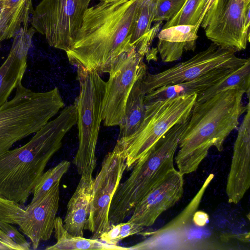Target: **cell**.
I'll list each match as a JSON object with an SVG mask.
<instances>
[{"label":"cell","instance_id":"cell-24","mask_svg":"<svg viewBox=\"0 0 250 250\" xmlns=\"http://www.w3.org/2000/svg\"><path fill=\"white\" fill-rule=\"evenodd\" d=\"M234 88L243 90L248 98L250 97V60L236 68L222 80L197 95L195 103H201L220 92Z\"/></svg>","mask_w":250,"mask_h":250},{"label":"cell","instance_id":"cell-8","mask_svg":"<svg viewBox=\"0 0 250 250\" xmlns=\"http://www.w3.org/2000/svg\"><path fill=\"white\" fill-rule=\"evenodd\" d=\"M92 0H42L32 13V27L50 46L66 52L72 47Z\"/></svg>","mask_w":250,"mask_h":250},{"label":"cell","instance_id":"cell-22","mask_svg":"<svg viewBox=\"0 0 250 250\" xmlns=\"http://www.w3.org/2000/svg\"><path fill=\"white\" fill-rule=\"evenodd\" d=\"M54 236L56 243L46 248L47 250H123L128 248L118 245H110L99 239H88L83 236H75L69 233L64 228L62 219L56 217L54 224Z\"/></svg>","mask_w":250,"mask_h":250},{"label":"cell","instance_id":"cell-4","mask_svg":"<svg viewBox=\"0 0 250 250\" xmlns=\"http://www.w3.org/2000/svg\"><path fill=\"white\" fill-rule=\"evenodd\" d=\"M189 119L165 133L134 165L128 178L120 183L110 206L115 216L122 219L129 217L141 199L174 168V156Z\"/></svg>","mask_w":250,"mask_h":250},{"label":"cell","instance_id":"cell-3","mask_svg":"<svg viewBox=\"0 0 250 250\" xmlns=\"http://www.w3.org/2000/svg\"><path fill=\"white\" fill-rule=\"evenodd\" d=\"M244 94L240 89L231 88L195 104L175 157L181 173L196 171L211 146L223 150L225 140L238 127L240 118L250 105L249 102L243 104Z\"/></svg>","mask_w":250,"mask_h":250},{"label":"cell","instance_id":"cell-11","mask_svg":"<svg viewBox=\"0 0 250 250\" xmlns=\"http://www.w3.org/2000/svg\"><path fill=\"white\" fill-rule=\"evenodd\" d=\"M145 56L131 45L118 59L109 72L103 103L102 119L105 126L120 125L128 95L135 83L147 73Z\"/></svg>","mask_w":250,"mask_h":250},{"label":"cell","instance_id":"cell-28","mask_svg":"<svg viewBox=\"0 0 250 250\" xmlns=\"http://www.w3.org/2000/svg\"><path fill=\"white\" fill-rule=\"evenodd\" d=\"M143 229V226L129 221L111 224L109 229L101 234L99 239L106 244L116 245L122 239L139 234Z\"/></svg>","mask_w":250,"mask_h":250},{"label":"cell","instance_id":"cell-16","mask_svg":"<svg viewBox=\"0 0 250 250\" xmlns=\"http://www.w3.org/2000/svg\"><path fill=\"white\" fill-rule=\"evenodd\" d=\"M250 186V105L239 126L235 141L226 193L229 203L239 202Z\"/></svg>","mask_w":250,"mask_h":250},{"label":"cell","instance_id":"cell-1","mask_svg":"<svg viewBox=\"0 0 250 250\" xmlns=\"http://www.w3.org/2000/svg\"><path fill=\"white\" fill-rule=\"evenodd\" d=\"M141 0H104L86 10L71 48L70 63L108 73L119 57L132 45L131 28Z\"/></svg>","mask_w":250,"mask_h":250},{"label":"cell","instance_id":"cell-21","mask_svg":"<svg viewBox=\"0 0 250 250\" xmlns=\"http://www.w3.org/2000/svg\"><path fill=\"white\" fill-rule=\"evenodd\" d=\"M33 11L32 0H0V42L13 38Z\"/></svg>","mask_w":250,"mask_h":250},{"label":"cell","instance_id":"cell-17","mask_svg":"<svg viewBox=\"0 0 250 250\" xmlns=\"http://www.w3.org/2000/svg\"><path fill=\"white\" fill-rule=\"evenodd\" d=\"M25 20L14 36L13 44L5 62L0 67V107L7 101L13 90L21 83L27 67L28 52L35 32L28 27Z\"/></svg>","mask_w":250,"mask_h":250},{"label":"cell","instance_id":"cell-2","mask_svg":"<svg viewBox=\"0 0 250 250\" xmlns=\"http://www.w3.org/2000/svg\"><path fill=\"white\" fill-rule=\"evenodd\" d=\"M75 101L49 121L23 146L0 154V197L23 206L59 150L65 134L77 123Z\"/></svg>","mask_w":250,"mask_h":250},{"label":"cell","instance_id":"cell-12","mask_svg":"<svg viewBox=\"0 0 250 250\" xmlns=\"http://www.w3.org/2000/svg\"><path fill=\"white\" fill-rule=\"evenodd\" d=\"M249 15L250 0H216L200 26L212 43L236 52L245 50L250 42L244 29Z\"/></svg>","mask_w":250,"mask_h":250},{"label":"cell","instance_id":"cell-23","mask_svg":"<svg viewBox=\"0 0 250 250\" xmlns=\"http://www.w3.org/2000/svg\"><path fill=\"white\" fill-rule=\"evenodd\" d=\"M141 78L133 85L127 98L124 118L120 125L118 139L134 133L141 125L145 113L146 93L143 89Z\"/></svg>","mask_w":250,"mask_h":250},{"label":"cell","instance_id":"cell-5","mask_svg":"<svg viewBox=\"0 0 250 250\" xmlns=\"http://www.w3.org/2000/svg\"><path fill=\"white\" fill-rule=\"evenodd\" d=\"M64 105L57 87L35 92L21 83L14 97L0 107V154L40 130Z\"/></svg>","mask_w":250,"mask_h":250},{"label":"cell","instance_id":"cell-26","mask_svg":"<svg viewBox=\"0 0 250 250\" xmlns=\"http://www.w3.org/2000/svg\"><path fill=\"white\" fill-rule=\"evenodd\" d=\"M207 0H186L179 12L167 21L162 29L178 25H195L199 29L200 21Z\"/></svg>","mask_w":250,"mask_h":250},{"label":"cell","instance_id":"cell-30","mask_svg":"<svg viewBox=\"0 0 250 250\" xmlns=\"http://www.w3.org/2000/svg\"><path fill=\"white\" fill-rule=\"evenodd\" d=\"M192 221L195 226L203 227L208 222L209 216L204 211L197 210L193 215Z\"/></svg>","mask_w":250,"mask_h":250},{"label":"cell","instance_id":"cell-29","mask_svg":"<svg viewBox=\"0 0 250 250\" xmlns=\"http://www.w3.org/2000/svg\"><path fill=\"white\" fill-rule=\"evenodd\" d=\"M186 0H157L153 21H168L181 10Z\"/></svg>","mask_w":250,"mask_h":250},{"label":"cell","instance_id":"cell-7","mask_svg":"<svg viewBox=\"0 0 250 250\" xmlns=\"http://www.w3.org/2000/svg\"><path fill=\"white\" fill-rule=\"evenodd\" d=\"M77 68L80 90L75 101L78 112L79 144L73 163L81 177L93 179L106 82L93 69L81 66Z\"/></svg>","mask_w":250,"mask_h":250},{"label":"cell","instance_id":"cell-25","mask_svg":"<svg viewBox=\"0 0 250 250\" xmlns=\"http://www.w3.org/2000/svg\"><path fill=\"white\" fill-rule=\"evenodd\" d=\"M157 0H141L130 33V43L136 46L151 28Z\"/></svg>","mask_w":250,"mask_h":250},{"label":"cell","instance_id":"cell-19","mask_svg":"<svg viewBox=\"0 0 250 250\" xmlns=\"http://www.w3.org/2000/svg\"><path fill=\"white\" fill-rule=\"evenodd\" d=\"M94 179L81 177L67 206L63 226L71 234L83 236L89 217Z\"/></svg>","mask_w":250,"mask_h":250},{"label":"cell","instance_id":"cell-27","mask_svg":"<svg viewBox=\"0 0 250 250\" xmlns=\"http://www.w3.org/2000/svg\"><path fill=\"white\" fill-rule=\"evenodd\" d=\"M70 166L69 161L63 160L54 167L43 173L33 190V203L40 198L56 183L60 182L63 175L67 171Z\"/></svg>","mask_w":250,"mask_h":250},{"label":"cell","instance_id":"cell-34","mask_svg":"<svg viewBox=\"0 0 250 250\" xmlns=\"http://www.w3.org/2000/svg\"></svg>","mask_w":250,"mask_h":250},{"label":"cell","instance_id":"cell-18","mask_svg":"<svg viewBox=\"0 0 250 250\" xmlns=\"http://www.w3.org/2000/svg\"><path fill=\"white\" fill-rule=\"evenodd\" d=\"M198 29L195 25H178L162 29L158 34L156 51L164 62L179 60L185 51L196 48Z\"/></svg>","mask_w":250,"mask_h":250},{"label":"cell","instance_id":"cell-20","mask_svg":"<svg viewBox=\"0 0 250 250\" xmlns=\"http://www.w3.org/2000/svg\"><path fill=\"white\" fill-rule=\"evenodd\" d=\"M236 68L216 69L188 82L157 88L146 94L145 103L192 94L198 95L227 77Z\"/></svg>","mask_w":250,"mask_h":250},{"label":"cell","instance_id":"cell-9","mask_svg":"<svg viewBox=\"0 0 250 250\" xmlns=\"http://www.w3.org/2000/svg\"><path fill=\"white\" fill-rule=\"evenodd\" d=\"M60 183L24 208L18 203L0 197V220L19 226L34 250L41 241L49 240L54 231L59 205Z\"/></svg>","mask_w":250,"mask_h":250},{"label":"cell","instance_id":"cell-15","mask_svg":"<svg viewBox=\"0 0 250 250\" xmlns=\"http://www.w3.org/2000/svg\"><path fill=\"white\" fill-rule=\"evenodd\" d=\"M183 176L175 168L171 169L136 205L128 221L143 227L152 225L160 215L182 197Z\"/></svg>","mask_w":250,"mask_h":250},{"label":"cell","instance_id":"cell-10","mask_svg":"<svg viewBox=\"0 0 250 250\" xmlns=\"http://www.w3.org/2000/svg\"><path fill=\"white\" fill-rule=\"evenodd\" d=\"M235 53L212 42L186 61L157 73L147 72L142 79L143 89L146 94L163 86L188 82L216 69L237 67L250 60L239 58Z\"/></svg>","mask_w":250,"mask_h":250},{"label":"cell","instance_id":"cell-6","mask_svg":"<svg viewBox=\"0 0 250 250\" xmlns=\"http://www.w3.org/2000/svg\"><path fill=\"white\" fill-rule=\"evenodd\" d=\"M197 96L192 94L145 103V116L138 129L118 139L115 145L125 158L126 169L132 168L173 126L189 118Z\"/></svg>","mask_w":250,"mask_h":250},{"label":"cell","instance_id":"cell-14","mask_svg":"<svg viewBox=\"0 0 250 250\" xmlns=\"http://www.w3.org/2000/svg\"><path fill=\"white\" fill-rule=\"evenodd\" d=\"M214 176L212 173L208 176L197 193L180 214L157 230L140 232L139 234L146 238L129 247V250H185L186 244L196 226L192 221L193 215L198 210Z\"/></svg>","mask_w":250,"mask_h":250},{"label":"cell","instance_id":"cell-33","mask_svg":"<svg viewBox=\"0 0 250 250\" xmlns=\"http://www.w3.org/2000/svg\"></svg>","mask_w":250,"mask_h":250},{"label":"cell","instance_id":"cell-35","mask_svg":"<svg viewBox=\"0 0 250 250\" xmlns=\"http://www.w3.org/2000/svg\"></svg>","mask_w":250,"mask_h":250},{"label":"cell","instance_id":"cell-31","mask_svg":"<svg viewBox=\"0 0 250 250\" xmlns=\"http://www.w3.org/2000/svg\"><path fill=\"white\" fill-rule=\"evenodd\" d=\"M216 0H207L206 4L205 5V7L204 8L202 16L201 17V19L200 21V24L201 25V24L202 23L203 19L206 14V12L208 11V10L211 7V6L214 4V3L216 1Z\"/></svg>","mask_w":250,"mask_h":250},{"label":"cell","instance_id":"cell-32","mask_svg":"<svg viewBox=\"0 0 250 250\" xmlns=\"http://www.w3.org/2000/svg\"><path fill=\"white\" fill-rule=\"evenodd\" d=\"M8 248L0 240V250H8Z\"/></svg>","mask_w":250,"mask_h":250},{"label":"cell","instance_id":"cell-13","mask_svg":"<svg viewBox=\"0 0 250 250\" xmlns=\"http://www.w3.org/2000/svg\"><path fill=\"white\" fill-rule=\"evenodd\" d=\"M126 169L125 158L115 146L104 157L101 168L93 180L90 212L85 228L91 232L92 239H99L110 228V206Z\"/></svg>","mask_w":250,"mask_h":250}]
</instances>
